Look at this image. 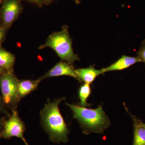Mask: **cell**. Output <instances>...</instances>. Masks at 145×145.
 I'll return each instance as SVG.
<instances>
[{
  "label": "cell",
  "instance_id": "1",
  "mask_svg": "<svg viewBox=\"0 0 145 145\" xmlns=\"http://www.w3.org/2000/svg\"><path fill=\"white\" fill-rule=\"evenodd\" d=\"M64 98L48 101L40 112L42 125L49 140L54 143H66L68 142L69 131L60 113L59 105Z\"/></svg>",
  "mask_w": 145,
  "mask_h": 145
},
{
  "label": "cell",
  "instance_id": "2",
  "mask_svg": "<svg viewBox=\"0 0 145 145\" xmlns=\"http://www.w3.org/2000/svg\"><path fill=\"white\" fill-rule=\"evenodd\" d=\"M66 105L72 110L73 117L79 122L84 134H102L110 125L108 117L101 106L91 109L67 103Z\"/></svg>",
  "mask_w": 145,
  "mask_h": 145
},
{
  "label": "cell",
  "instance_id": "3",
  "mask_svg": "<svg viewBox=\"0 0 145 145\" xmlns=\"http://www.w3.org/2000/svg\"><path fill=\"white\" fill-rule=\"evenodd\" d=\"M72 43L68 27L64 26L61 31L50 35L46 42L39 47V49L50 48L54 50L62 60L72 65L75 61L80 60V59L73 52Z\"/></svg>",
  "mask_w": 145,
  "mask_h": 145
},
{
  "label": "cell",
  "instance_id": "4",
  "mask_svg": "<svg viewBox=\"0 0 145 145\" xmlns=\"http://www.w3.org/2000/svg\"><path fill=\"white\" fill-rule=\"evenodd\" d=\"M19 80L13 71L0 73V88L5 108L16 109L20 100L18 97Z\"/></svg>",
  "mask_w": 145,
  "mask_h": 145
},
{
  "label": "cell",
  "instance_id": "5",
  "mask_svg": "<svg viewBox=\"0 0 145 145\" xmlns=\"http://www.w3.org/2000/svg\"><path fill=\"white\" fill-rule=\"evenodd\" d=\"M22 0H2L0 3L1 28L7 29L19 18L24 9Z\"/></svg>",
  "mask_w": 145,
  "mask_h": 145
},
{
  "label": "cell",
  "instance_id": "6",
  "mask_svg": "<svg viewBox=\"0 0 145 145\" xmlns=\"http://www.w3.org/2000/svg\"><path fill=\"white\" fill-rule=\"evenodd\" d=\"M6 120L2 131L0 133V139L10 140L12 137L20 138L25 145H29L24 136L26 130L25 125L22 121L17 110H12V114Z\"/></svg>",
  "mask_w": 145,
  "mask_h": 145
},
{
  "label": "cell",
  "instance_id": "7",
  "mask_svg": "<svg viewBox=\"0 0 145 145\" xmlns=\"http://www.w3.org/2000/svg\"><path fill=\"white\" fill-rule=\"evenodd\" d=\"M61 75H68L78 80L75 69L72 65L61 61L49 70L45 75L41 77L43 80L47 78H52Z\"/></svg>",
  "mask_w": 145,
  "mask_h": 145
},
{
  "label": "cell",
  "instance_id": "8",
  "mask_svg": "<svg viewBox=\"0 0 145 145\" xmlns=\"http://www.w3.org/2000/svg\"><path fill=\"white\" fill-rule=\"evenodd\" d=\"M142 60L138 56L131 57L123 55L119 60L105 68L102 69L104 73L109 71H121L128 68L137 63L141 62Z\"/></svg>",
  "mask_w": 145,
  "mask_h": 145
},
{
  "label": "cell",
  "instance_id": "9",
  "mask_svg": "<svg viewBox=\"0 0 145 145\" xmlns=\"http://www.w3.org/2000/svg\"><path fill=\"white\" fill-rule=\"evenodd\" d=\"M75 72L78 76V81H82L86 84L90 85L99 75L104 74L102 69H96L94 65L90 66L86 68L75 69Z\"/></svg>",
  "mask_w": 145,
  "mask_h": 145
},
{
  "label": "cell",
  "instance_id": "10",
  "mask_svg": "<svg viewBox=\"0 0 145 145\" xmlns=\"http://www.w3.org/2000/svg\"><path fill=\"white\" fill-rule=\"evenodd\" d=\"M133 122L134 138L133 145H145V124L129 113Z\"/></svg>",
  "mask_w": 145,
  "mask_h": 145
},
{
  "label": "cell",
  "instance_id": "11",
  "mask_svg": "<svg viewBox=\"0 0 145 145\" xmlns=\"http://www.w3.org/2000/svg\"><path fill=\"white\" fill-rule=\"evenodd\" d=\"M42 80V79L40 78L35 80H22L19 81L18 97L20 101L27 94L36 90L39 83Z\"/></svg>",
  "mask_w": 145,
  "mask_h": 145
},
{
  "label": "cell",
  "instance_id": "12",
  "mask_svg": "<svg viewBox=\"0 0 145 145\" xmlns=\"http://www.w3.org/2000/svg\"><path fill=\"white\" fill-rule=\"evenodd\" d=\"M15 55L0 46V68L6 71H13Z\"/></svg>",
  "mask_w": 145,
  "mask_h": 145
},
{
  "label": "cell",
  "instance_id": "13",
  "mask_svg": "<svg viewBox=\"0 0 145 145\" xmlns=\"http://www.w3.org/2000/svg\"><path fill=\"white\" fill-rule=\"evenodd\" d=\"M91 93V88L89 84L84 83L80 87L79 89V97L80 106L84 107H89L90 105L88 103V99Z\"/></svg>",
  "mask_w": 145,
  "mask_h": 145
},
{
  "label": "cell",
  "instance_id": "14",
  "mask_svg": "<svg viewBox=\"0 0 145 145\" xmlns=\"http://www.w3.org/2000/svg\"><path fill=\"white\" fill-rule=\"evenodd\" d=\"M137 56L142 61L145 63V39L143 41L139 51L137 52Z\"/></svg>",
  "mask_w": 145,
  "mask_h": 145
},
{
  "label": "cell",
  "instance_id": "15",
  "mask_svg": "<svg viewBox=\"0 0 145 145\" xmlns=\"http://www.w3.org/2000/svg\"><path fill=\"white\" fill-rule=\"evenodd\" d=\"M0 113L4 114L6 117H9L10 116V114L7 110L6 109L5 107L1 95H0Z\"/></svg>",
  "mask_w": 145,
  "mask_h": 145
},
{
  "label": "cell",
  "instance_id": "16",
  "mask_svg": "<svg viewBox=\"0 0 145 145\" xmlns=\"http://www.w3.org/2000/svg\"><path fill=\"white\" fill-rule=\"evenodd\" d=\"M7 30L0 27V46H1L2 44L5 40Z\"/></svg>",
  "mask_w": 145,
  "mask_h": 145
},
{
  "label": "cell",
  "instance_id": "17",
  "mask_svg": "<svg viewBox=\"0 0 145 145\" xmlns=\"http://www.w3.org/2000/svg\"><path fill=\"white\" fill-rule=\"evenodd\" d=\"M22 1H26L35 4L40 7H42V6L44 4V0H22Z\"/></svg>",
  "mask_w": 145,
  "mask_h": 145
},
{
  "label": "cell",
  "instance_id": "18",
  "mask_svg": "<svg viewBox=\"0 0 145 145\" xmlns=\"http://www.w3.org/2000/svg\"><path fill=\"white\" fill-rule=\"evenodd\" d=\"M5 121L6 117H0V133L2 131Z\"/></svg>",
  "mask_w": 145,
  "mask_h": 145
},
{
  "label": "cell",
  "instance_id": "19",
  "mask_svg": "<svg viewBox=\"0 0 145 145\" xmlns=\"http://www.w3.org/2000/svg\"><path fill=\"white\" fill-rule=\"evenodd\" d=\"M54 0H44V4L46 5H49Z\"/></svg>",
  "mask_w": 145,
  "mask_h": 145
},
{
  "label": "cell",
  "instance_id": "20",
  "mask_svg": "<svg viewBox=\"0 0 145 145\" xmlns=\"http://www.w3.org/2000/svg\"><path fill=\"white\" fill-rule=\"evenodd\" d=\"M6 71L0 68V73H1V74L5 73V72H6Z\"/></svg>",
  "mask_w": 145,
  "mask_h": 145
},
{
  "label": "cell",
  "instance_id": "21",
  "mask_svg": "<svg viewBox=\"0 0 145 145\" xmlns=\"http://www.w3.org/2000/svg\"><path fill=\"white\" fill-rule=\"evenodd\" d=\"M1 17H0V26H1Z\"/></svg>",
  "mask_w": 145,
  "mask_h": 145
},
{
  "label": "cell",
  "instance_id": "22",
  "mask_svg": "<svg viewBox=\"0 0 145 145\" xmlns=\"http://www.w3.org/2000/svg\"><path fill=\"white\" fill-rule=\"evenodd\" d=\"M2 0H0V3L1 2Z\"/></svg>",
  "mask_w": 145,
  "mask_h": 145
}]
</instances>
